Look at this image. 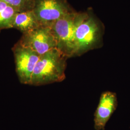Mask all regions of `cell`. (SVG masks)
Instances as JSON below:
<instances>
[{
    "instance_id": "cell-1",
    "label": "cell",
    "mask_w": 130,
    "mask_h": 130,
    "mask_svg": "<svg viewBox=\"0 0 130 130\" xmlns=\"http://www.w3.org/2000/svg\"><path fill=\"white\" fill-rule=\"evenodd\" d=\"M67 58L57 48L41 56L34 70L30 85L41 86L64 80Z\"/></svg>"
},
{
    "instance_id": "cell-2",
    "label": "cell",
    "mask_w": 130,
    "mask_h": 130,
    "mask_svg": "<svg viewBox=\"0 0 130 130\" xmlns=\"http://www.w3.org/2000/svg\"><path fill=\"white\" fill-rule=\"evenodd\" d=\"M100 24L89 13L79 14L75 39V55H79L94 49L101 42Z\"/></svg>"
},
{
    "instance_id": "cell-3",
    "label": "cell",
    "mask_w": 130,
    "mask_h": 130,
    "mask_svg": "<svg viewBox=\"0 0 130 130\" xmlns=\"http://www.w3.org/2000/svg\"><path fill=\"white\" fill-rule=\"evenodd\" d=\"M78 14L70 12L50 26L56 38L57 49L68 57L74 56L75 31Z\"/></svg>"
},
{
    "instance_id": "cell-4",
    "label": "cell",
    "mask_w": 130,
    "mask_h": 130,
    "mask_svg": "<svg viewBox=\"0 0 130 130\" xmlns=\"http://www.w3.org/2000/svg\"><path fill=\"white\" fill-rule=\"evenodd\" d=\"M19 42L42 56L57 48V42L51 28L40 26L32 30L23 33Z\"/></svg>"
},
{
    "instance_id": "cell-5",
    "label": "cell",
    "mask_w": 130,
    "mask_h": 130,
    "mask_svg": "<svg viewBox=\"0 0 130 130\" xmlns=\"http://www.w3.org/2000/svg\"><path fill=\"white\" fill-rule=\"evenodd\" d=\"M15 71L20 83L30 85L35 66L41 56L19 42L12 48Z\"/></svg>"
},
{
    "instance_id": "cell-6",
    "label": "cell",
    "mask_w": 130,
    "mask_h": 130,
    "mask_svg": "<svg viewBox=\"0 0 130 130\" xmlns=\"http://www.w3.org/2000/svg\"><path fill=\"white\" fill-rule=\"evenodd\" d=\"M32 10L40 25L48 27L70 12L66 0H33Z\"/></svg>"
},
{
    "instance_id": "cell-7",
    "label": "cell",
    "mask_w": 130,
    "mask_h": 130,
    "mask_svg": "<svg viewBox=\"0 0 130 130\" xmlns=\"http://www.w3.org/2000/svg\"><path fill=\"white\" fill-rule=\"evenodd\" d=\"M118 105L116 94L107 91L102 93L94 113V127L96 130H104L107 121Z\"/></svg>"
},
{
    "instance_id": "cell-8",
    "label": "cell",
    "mask_w": 130,
    "mask_h": 130,
    "mask_svg": "<svg viewBox=\"0 0 130 130\" xmlns=\"http://www.w3.org/2000/svg\"><path fill=\"white\" fill-rule=\"evenodd\" d=\"M40 26L41 25L31 9L17 12L14 17L12 28L17 29L24 33Z\"/></svg>"
},
{
    "instance_id": "cell-9",
    "label": "cell",
    "mask_w": 130,
    "mask_h": 130,
    "mask_svg": "<svg viewBox=\"0 0 130 130\" xmlns=\"http://www.w3.org/2000/svg\"><path fill=\"white\" fill-rule=\"evenodd\" d=\"M18 12V10L0 0V31L12 28L14 17Z\"/></svg>"
},
{
    "instance_id": "cell-10",
    "label": "cell",
    "mask_w": 130,
    "mask_h": 130,
    "mask_svg": "<svg viewBox=\"0 0 130 130\" xmlns=\"http://www.w3.org/2000/svg\"><path fill=\"white\" fill-rule=\"evenodd\" d=\"M18 10L19 12L31 10L33 0H1Z\"/></svg>"
}]
</instances>
